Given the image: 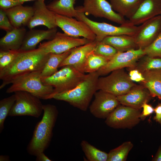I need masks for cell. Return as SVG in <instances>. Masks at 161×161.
Masks as SVG:
<instances>
[{"label": "cell", "instance_id": "obj_13", "mask_svg": "<svg viewBox=\"0 0 161 161\" xmlns=\"http://www.w3.org/2000/svg\"><path fill=\"white\" fill-rule=\"evenodd\" d=\"M56 23L68 35L76 37H82L91 41L95 40L96 36L85 22L55 13Z\"/></svg>", "mask_w": 161, "mask_h": 161}, {"label": "cell", "instance_id": "obj_43", "mask_svg": "<svg viewBox=\"0 0 161 161\" xmlns=\"http://www.w3.org/2000/svg\"><path fill=\"white\" fill-rule=\"evenodd\" d=\"M0 161H10V157L8 155H1L0 156Z\"/></svg>", "mask_w": 161, "mask_h": 161}, {"label": "cell", "instance_id": "obj_36", "mask_svg": "<svg viewBox=\"0 0 161 161\" xmlns=\"http://www.w3.org/2000/svg\"><path fill=\"white\" fill-rule=\"evenodd\" d=\"M14 28L4 10L0 9V29L7 32L12 30Z\"/></svg>", "mask_w": 161, "mask_h": 161}, {"label": "cell", "instance_id": "obj_28", "mask_svg": "<svg viewBox=\"0 0 161 161\" xmlns=\"http://www.w3.org/2000/svg\"><path fill=\"white\" fill-rule=\"evenodd\" d=\"M80 146L88 160L107 161L108 154L92 145L85 140H82Z\"/></svg>", "mask_w": 161, "mask_h": 161}, {"label": "cell", "instance_id": "obj_6", "mask_svg": "<svg viewBox=\"0 0 161 161\" xmlns=\"http://www.w3.org/2000/svg\"><path fill=\"white\" fill-rule=\"evenodd\" d=\"M136 85L123 68L114 70L107 76L99 77L97 89L117 97L127 93Z\"/></svg>", "mask_w": 161, "mask_h": 161}, {"label": "cell", "instance_id": "obj_26", "mask_svg": "<svg viewBox=\"0 0 161 161\" xmlns=\"http://www.w3.org/2000/svg\"><path fill=\"white\" fill-rule=\"evenodd\" d=\"M113 9L130 19L135 13L142 0H110Z\"/></svg>", "mask_w": 161, "mask_h": 161}, {"label": "cell", "instance_id": "obj_42", "mask_svg": "<svg viewBox=\"0 0 161 161\" xmlns=\"http://www.w3.org/2000/svg\"><path fill=\"white\" fill-rule=\"evenodd\" d=\"M152 161H161V145H160L151 160Z\"/></svg>", "mask_w": 161, "mask_h": 161}, {"label": "cell", "instance_id": "obj_25", "mask_svg": "<svg viewBox=\"0 0 161 161\" xmlns=\"http://www.w3.org/2000/svg\"><path fill=\"white\" fill-rule=\"evenodd\" d=\"M76 0H53L47 5L54 13L70 18H76L77 10L74 7Z\"/></svg>", "mask_w": 161, "mask_h": 161}, {"label": "cell", "instance_id": "obj_32", "mask_svg": "<svg viewBox=\"0 0 161 161\" xmlns=\"http://www.w3.org/2000/svg\"><path fill=\"white\" fill-rule=\"evenodd\" d=\"M16 100L14 94L0 101V132L4 128V122L13 106Z\"/></svg>", "mask_w": 161, "mask_h": 161}, {"label": "cell", "instance_id": "obj_34", "mask_svg": "<svg viewBox=\"0 0 161 161\" xmlns=\"http://www.w3.org/2000/svg\"><path fill=\"white\" fill-rule=\"evenodd\" d=\"M143 49L147 56L161 58V32L151 44Z\"/></svg>", "mask_w": 161, "mask_h": 161}, {"label": "cell", "instance_id": "obj_40", "mask_svg": "<svg viewBox=\"0 0 161 161\" xmlns=\"http://www.w3.org/2000/svg\"><path fill=\"white\" fill-rule=\"evenodd\" d=\"M154 112L155 115L153 119L161 126V103H159L154 108Z\"/></svg>", "mask_w": 161, "mask_h": 161}, {"label": "cell", "instance_id": "obj_31", "mask_svg": "<svg viewBox=\"0 0 161 161\" xmlns=\"http://www.w3.org/2000/svg\"><path fill=\"white\" fill-rule=\"evenodd\" d=\"M109 60L100 55L91 53L86 61L84 72L91 73L97 72L101 67L105 65Z\"/></svg>", "mask_w": 161, "mask_h": 161}, {"label": "cell", "instance_id": "obj_8", "mask_svg": "<svg viewBox=\"0 0 161 161\" xmlns=\"http://www.w3.org/2000/svg\"><path fill=\"white\" fill-rule=\"evenodd\" d=\"M140 109L120 104L105 119V123L114 129H131L140 122Z\"/></svg>", "mask_w": 161, "mask_h": 161}, {"label": "cell", "instance_id": "obj_5", "mask_svg": "<svg viewBox=\"0 0 161 161\" xmlns=\"http://www.w3.org/2000/svg\"><path fill=\"white\" fill-rule=\"evenodd\" d=\"M86 75L71 65H67L52 75L41 78L43 83L52 86L54 92L52 99L56 94L71 90L82 81Z\"/></svg>", "mask_w": 161, "mask_h": 161}, {"label": "cell", "instance_id": "obj_11", "mask_svg": "<svg viewBox=\"0 0 161 161\" xmlns=\"http://www.w3.org/2000/svg\"><path fill=\"white\" fill-rule=\"evenodd\" d=\"M90 42L84 38L73 37L57 32L52 39L40 43L38 48L47 53L61 54Z\"/></svg>", "mask_w": 161, "mask_h": 161}, {"label": "cell", "instance_id": "obj_3", "mask_svg": "<svg viewBox=\"0 0 161 161\" xmlns=\"http://www.w3.org/2000/svg\"><path fill=\"white\" fill-rule=\"evenodd\" d=\"M99 76L97 72L89 73L74 89L58 93L52 98L66 102L82 111H86L93 95L98 90L97 82Z\"/></svg>", "mask_w": 161, "mask_h": 161}, {"label": "cell", "instance_id": "obj_16", "mask_svg": "<svg viewBox=\"0 0 161 161\" xmlns=\"http://www.w3.org/2000/svg\"><path fill=\"white\" fill-rule=\"evenodd\" d=\"M160 14L161 0H142L135 13L123 26L142 24Z\"/></svg>", "mask_w": 161, "mask_h": 161}, {"label": "cell", "instance_id": "obj_19", "mask_svg": "<svg viewBox=\"0 0 161 161\" xmlns=\"http://www.w3.org/2000/svg\"><path fill=\"white\" fill-rule=\"evenodd\" d=\"M152 97L147 89L141 84L136 85L127 93L117 97L120 104L139 109Z\"/></svg>", "mask_w": 161, "mask_h": 161}, {"label": "cell", "instance_id": "obj_23", "mask_svg": "<svg viewBox=\"0 0 161 161\" xmlns=\"http://www.w3.org/2000/svg\"><path fill=\"white\" fill-rule=\"evenodd\" d=\"M144 80L140 82L149 91L152 97L161 100V69L152 70L142 73Z\"/></svg>", "mask_w": 161, "mask_h": 161}, {"label": "cell", "instance_id": "obj_9", "mask_svg": "<svg viewBox=\"0 0 161 161\" xmlns=\"http://www.w3.org/2000/svg\"><path fill=\"white\" fill-rule=\"evenodd\" d=\"M76 18L78 20L86 23L90 27L96 36L95 40L101 41L107 36L120 35H134L137 30L139 26H123L117 27L105 22L93 21L87 18L85 14L77 10Z\"/></svg>", "mask_w": 161, "mask_h": 161}, {"label": "cell", "instance_id": "obj_7", "mask_svg": "<svg viewBox=\"0 0 161 161\" xmlns=\"http://www.w3.org/2000/svg\"><path fill=\"white\" fill-rule=\"evenodd\" d=\"M15 103L9 116H28L38 118L43 112V104L38 97L24 91L14 92Z\"/></svg>", "mask_w": 161, "mask_h": 161}, {"label": "cell", "instance_id": "obj_22", "mask_svg": "<svg viewBox=\"0 0 161 161\" xmlns=\"http://www.w3.org/2000/svg\"><path fill=\"white\" fill-rule=\"evenodd\" d=\"M6 32L5 35L0 39V50H20L27 32L26 29L22 27L14 28Z\"/></svg>", "mask_w": 161, "mask_h": 161}, {"label": "cell", "instance_id": "obj_24", "mask_svg": "<svg viewBox=\"0 0 161 161\" xmlns=\"http://www.w3.org/2000/svg\"><path fill=\"white\" fill-rule=\"evenodd\" d=\"M101 41L112 46L119 52L138 49L133 35H120L107 36Z\"/></svg>", "mask_w": 161, "mask_h": 161}, {"label": "cell", "instance_id": "obj_44", "mask_svg": "<svg viewBox=\"0 0 161 161\" xmlns=\"http://www.w3.org/2000/svg\"><path fill=\"white\" fill-rule=\"evenodd\" d=\"M19 1L21 2L23 4L24 2H26V1H34V0H19Z\"/></svg>", "mask_w": 161, "mask_h": 161}, {"label": "cell", "instance_id": "obj_33", "mask_svg": "<svg viewBox=\"0 0 161 161\" xmlns=\"http://www.w3.org/2000/svg\"><path fill=\"white\" fill-rule=\"evenodd\" d=\"M118 52L116 49L112 46L101 41H97L93 52L95 54L105 58L109 61Z\"/></svg>", "mask_w": 161, "mask_h": 161}, {"label": "cell", "instance_id": "obj_39", "mask_svg": "<svg viewBox=\"0 0 161 161\" xmlns=\"http://www.w3.org/2000/svg\"><path fill=\"white\" fill-rule=\"evenodd\" d=\"M143 112H141L140 119L141 120L145 119L147 117L150 115L154 112V108L151 105L145 103L142 106Z\"/></svg>", "mask_w": 161, "mask_h": 161}, {"label": "cell", "instance_id": "obj_21", "mask_svg": "<svg viewBox=\"0 0 161 161\" xmlns=\"http://www.w3.org/2000/svg\"><path fill=\"white\" fill-rule=\"evenodd\" d=\"M4 10L14 28L27 26L33 14L32 6H24L22 4Z\"/></svg>", "mask_w": 161, "mask_h": 161}, {"label": "cell", "instance_id": "obj_41", "mask_svg": "<svg viewBox=\"0 0 161 161\" xmlns=\"http://www.w3.org/2000/svg\"><path fill=\"white\" fill-rule=\"evenodd\" d=\"M36 161H51L50 159L44 154V152H41L36 156Z\"/></svg>", "mask_w": 161, "mask_h": 161}, {"label": "cell", "instance_id": "obj_15", "mask_svg": "<svg viewBox=\"0 0 161 161\" xmlns=\"http://www.w3.org/2000/svg\"><path fill=\"white\" fill-rule=\"evenodd\" d=\"M161 32V16H157L139 26L133 35L138 48L144 49L151 44Z\"/></svg>", "mask_w": 161, "mask_h": 161}, {"label": "cell", "instance_id": "obj_14", "mask_svg": "<svg viewBox=\"0 0 161 161\" xmlns=\"http://www.w3.org/2000/svg\"><path fill=\"white\" fill-rule=\"evenodd\" d=\"M99 90L94 94V99L89 106V111L95 117L106 119L120 104L115 96Z\"/></svg>", "mask_w": 161, "mask_h": 161}, {"label": "cell", "instance_id": "obj_18", "mask_svg": "<svg viewBox=\"0 0 161 161\" xmlns=\"http://www.w3.org/2000/svg\"><path fill=\"white\" fill-rule=\"evenodd\" d=\"M97 42L95 40L73 48L59 67L71 65L79 71L85 73L84 70L86 61L88 55L93 51Z\"/></svg>", "mask_w": 161, "mask_h": 161}, {"label": "cell", "instance_id": "obj_20", "mask_svg": "<svg viewBox=\"0 0 161 161\" xmlns=\"http://www.w3.org/2000/svg\"><path fill=\"white\" fill-rule=\"evenodd\" d=\"M57 28L43 30L30 29L26 32L20 49L30 50L36 49L37 45L44 40L52 39L57 32Z\"/></svg>", "mask_w": 161, "mask_h": 161}, {"label": "cell", "instance_id": "obj_1", "mask_svg": "<svg viewBox=\"0 0 161 161\" xmlns=\"http://www.w3.org/2000/svg\"><path fill=\"white\" fill-rule=\"evenodd\" d=\"M50 53L41 49H20L13 61L0 71V79L2 83L0 89L24 75L43 69Z\"/></svg>", "mask_w": 161, "mask_h": 161}, {"label": "cell", "instance_id": "obj_10", "mask_svg": "<svg viewBox=\"0 0 161 161\" xmlns=\"http://www.w3.org/2000/svg\"><path fill=\"white\" fill-rule=\"evenodd\" d=\"M75 9L85 15L104 18L121 26L126 23L124 17L114 11L110 3L106 0H83V6Z\"/></svg>", "mask_w": 161, "mask_h": 161}, {"label": "cell", "instance_id": "obj_30", "mask_svg": "<svg viewBox=\"0 0 161 161\" xmlns=\"http://www.w3.org/2000/svg\"><path fill=\"white\" fill-rule=\"evenodd\" d=\"M134 145L130 141L123 143L118 147L110 150L108 153L107 161H126Z\"/></svg>", "mask_w": 161, "mask_h": 161}, {"label": "cell", "instance_id": "obj_38", "mask_svg": "<svg viewBox=\"0 0 161 161\" xmlns=\"http://www.w3.org/2000/svg\"><path fill=\"white\" fill-rule=\"evenodd\" d=\"M129 69V75L132 81L140 83L144 80V78L142 73L139 70L134 69Z\"/></svg>", "mask_w": 161, "mask_h": 161}, {"label": "cell", "instance_id": "obj_37", "mask_svg": "<svg viewBox=\"0 0 161 161\" xmlns=\"http://www.w3.org/2000/svg\"><path fill=\"white\" fill-rule=\"evenodd\" d=\"M22 4L19 0H0V9L5 10Z\"/></svg>", "mask_w": 161, "mask_h": 161}, {"label": "cell", "instance_id": "obj_27", "mask_svg": "<svg viewBox=\"0 0 161 161\" xmlns=\"http://www.w3.org/2000/svg\"><path fill=\"white\" fill-rule=\"evenodd\" d=\"M72 49L61 54L50 53L41 73V78L49 77L57 72L60 64L70 54Z\"/></svg>", "mask_w": 161, "mask_h": 161}, {"label": "cell", "instance_id": "obj_29", "mask_svg": "<svg viewBox=\"0 0 161 161\" xmlns=\"http://www.w3.org/2000/svg\"><path fill=\"white\" fill-rule=\"evenodd\" d=\"M129 68L137 69L142 73L149 70L161 69V58L151 57L145 55L139 59L134 66Z\"/></svg>", "mask_w": 161, "mask_h": 161}, {"label": "cell", "instance_id": "obj_35", "mask_svg": "<svg viewBox=\"0 0 161 161\" xmlns=\"http://www.w3.org/2000/svg\"><path fill=\"white\" fill-rule=\"evenodd\" d=\"M18 50H0V71L13 61Z\"/></svg>", "mask_w": 161, "mask_h": 161}, {"label": "cell", "instance_id": "obj_4", "mask_svg": "<svg viewBox=\"0 0 161 161\" xmlns=\"http://www.w3.org/2000/svg\"><path fill=\"white\" fill-rule=\"evenodd\" d=\"M42 70L33 71L16 79L7 89L6 93L10 94L18 91H24L40 99H52L54 88L52 86L43 83L41 77Z\"/></svg>", "mask_w": 161, "mask_h": 161}, {"label": "cell", "instance_id": "obj_12", "mask_svg": "<svg viewBox=\"0 0 161 161\" xmlns=\"http://www.w3.org/2000/svg\"><path fill=\"white\" fill-rule=\"evenodd\" d=\"M145 55L144 49L141 48L125 52L118 51L97 72L100 76L106 75L116 70L132 67L139 59Z\"/></svg>", "mask_w": 161, "mask_h": 161}, {"label": "cell", "instance_id": "obj_17", "mask_svg": "<svg viewBox=\"0 0 161 161\" xmlns=\"http://www.w3.org/2000/svg\"><path fill=\"white\" fill-rule=\"evenodd\" d=\"M45 0H36L32 6L33 14L27 26L29 29L43 25L48 29L57 28L55 13L48 9Z\"/></svg>", "mask_w": 161, "mask_h": 161}, {"label": "cell", "instance_id": "obj_2", "mask_svg": "<svg viewBox=\"0 0 161 161\" xmlns=\"http://www.w3.org/2000/svg\"><path fill=\"white\" fill-rule=\"evenodd\" d=\"M43 110L42 118L36 124L26 148L27 153L32 156H36L44 152L49 147L58 116V109L54 105H43Z\"/></svg>", "mask_w": 161, "mask_h": 161}]
</instances>
